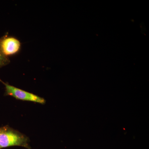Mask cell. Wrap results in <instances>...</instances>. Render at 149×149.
Segmentation results:
<instances>
[{"label": "cell", "instance_id": "1", "mask_svg": "<svg viewBox=\"0 0 149 149\" xmlns=\"http://www.w3.org/2000/svg\"><path fill=\"white\" fill-rule=\"evenodd\" d=\"M29 142L27 136L8 125L0 128V149L15 146L29 149Z\"/></svg>", "mask_w": 149, "mask_h": 149}, {"label": "cell", "instance_id": "4", "mask_svg": "<svg viewBox=\"0 0 149 149\" xmlns=\"http://www.w3.org/2000/svg\"><path fill=\"white\" fill-rule=\"evenodd\" d=\"M10 63V60L8 57L5 56L0 49V68L7 65Z\"/></svg>", "mask_w": 149, "mask_h": 149}, {"label": "cell", "instance_id": "2", "mask_svg": "<svg viewBox=\"0 0 149 149\" xmlns=\"http://www.w3.org/2000/svg\"><path fill=\"white\" fill-rule=\"evenodd\" d=\"M0 82L5 86V96H12L17 100L25 101L34 102L42 104H45V99L40 96L10 85L8 83L3 82L1 79Z\"/></svg>", "mask_w": 149, "mask_h": 149}, {"label": "cell", "instance_id": "3", "mask_svg": "<svg viewBox=\"0 0 149 149\" xmlns=\"http://www.w3.org/2000/svg\"><path fill=\"white\" fill-rule=\"evenodd\" d=\"M21 43L15 37L8 36V34L0 38V49L6 56L15 55L21 49Z\"/></svg>", "mask_w": 149, "mask_h": 149}]
</instances>
